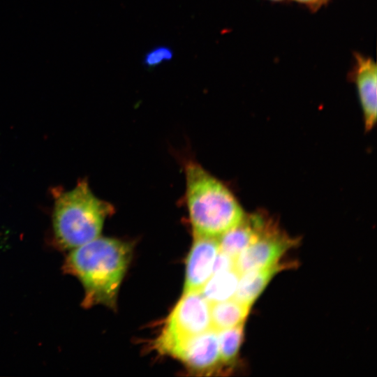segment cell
<instances>
[{
	"instance_id": "cell-1",
	"label": "cell",
	"mask_w": 377,
	"mask_h": 377,
	"mask_svg": "<svg viewBox=\"0 0 377 377\" xmlns=\"http://www.w3.org/2000/svg\"><path fill=\"white\" fill-rule=\"evenodd\" d=\"M131 251L129 243L100 237L71 250L64 260L63 271L77 277L82 284V306H114Z\"/></svg>"
},
{
	"instance_id": "cell-2",
	"label": "cell",
	"mask_w": 377,
	"mask_h": 377,
	"mask_svg": "<svg viewBox=\"0 0 377 377\" xmlns=\"http://www.w3.org/2000/svg\"><path fill=\"white\" fill-rule=\"evenodd\" d=\"M184 202L194 237L219 238L238 225L245 214L231 191L198 162H183Z\"/></svg>"
},
{
	"instance_id": "cell-3",
	"label": "cell",
	"mask_w": 377,
	"mask_h": 377,
	"mask_svg": "<svg viewBox=\"0 0 377 377\" xmlns=\"http://www.w3.org/2000/svg\"><path fill=\"white\" fill-rule=\"evenodd\" d=\"M52 233L60 250H72L97 237L114 206L96 197L86 179L69 191H54Z\"/></svg>"
},
{
	"instance_id": "cell-4",
	"label": "cell",
	"mask_w": 377,
	"mask_h": 377,
	"mask_svg": "<svg viewBox=\"0 0 377 377\" xmlns=\"http://www.w3.org/2000/svg\"><path fill=\"white\" fill-rule=\"evenodd\" d=\"M212 328L210 303L200 291L184 293L154 342L161 353L173 355L186 340Z\"/></svg>"
},
{
	"instance_id": "cell-5",
	"label": "cell",
	"mask_w": 377,
	"mask_h": 377,
	"mask_svg": "<svg viewBox=\"0 0 377 377\" xmlns=\"http://www.w3.org/2000/svg\"><path fill=\"white\" fill-rule=\"evenodd\" d=\"M296 244L269 222L259 238L236 257L235 269L241 275L274 265Z\"/></svg>"
},
{
	"instance_id": "cell-6",
	"label": "cell",
	"mask_w": 377,
	"mask_h": 377,
	"mask_svg": "<svg viewBox=\"0 0 377 377\" xmlns=\"http://www.w3.org/2000/svg\"><path fill=\"white\" fill-rule=\"evenodd\" d=\"M194 237L186 260L184 293L202 290L212 275L214 260L219 251L218 238Z\"/></svg>"
},
{
	"instance_id": "cell-7",
	"label": "cell",
	"mask_w": 377,
	"mask_h": 377,
	"mask_svg": "<svg viewBox=\"0 0 377 377\" xmlns=\"http://www.w3.org/2000/svg\"><path fill=\"white\" fill-rule=\"evenodd\" d=\"M173 357L196 370L214 367L221 362L218 332L210 328L184 342Z\"/></svg>"
},
{
	"instance_id": "cell-8",
	"label": "cell",
	"mask_w": 377,
	"mask_h": 377,
	"mask_svg": "<svg viewBox=\"0 0 377 377\" xmlns=\"http://www.w3.org/2000/svg\"><path fill=\"white\" fill-rule=\"evenodd\" d=\"M353 79L363 111L364 126L367 131L375 125L377 115V67L369 57L355 53Z\"/></svg>"
},
{
	"instance_id": "cell-9",
	"label": "cell",
	"mask_w": 377,
	"mask_h": 377,
	"mask_svg": "<svg viewBox=\"0 0 377 377\" xmlns=\"http://www.w3.org/2000/svg\"><path fill=\"white\" fill-rule=\"evenodd\" d=\"M269 222L260 215L245 216L238 225L218 238L219 251L236 258L259 238Z\"/></svg>"
},
{
	"instance_id": "cell-10",
	"label": "cell",
	"mask_w": 377,
	"mask_h": 377,
	"mask_svg": "<svg viewBox=\"0 0 377 377\" xmlns=\"http://www.w3.org/2000/svg\"><path fill=\"white\" fill-rule=\"evenodd\" d=\"M293 266V263H279L252 270L240 275L235 300L251 306L264 290L270 280L279 272Z\"/></svg>"
},
{
	"instance_id": "cell-11",
	"label": "cell",
	"mask_w": 377,
	"mask_h": 377,
	"mask_svg": "<svg viewBox=\"0 0 377 377\" xmlns=\"http://www.w3.org/2000/svg\"><path fill=\"white\" fill-rule=\"evenodd\" d=\"M235 299L210 304L212 328L218 331L244 324L250 310Z\"/></svg>"
},
{
	"instance_id": "cell-12",
	"label": "cell",
	"mask_w": 377,
	"mask_h": 377,
	"mask_svg": "<svg viewBox=\"0 0 377 377\" xmlns=\"http://www.w3.org/2000/svg\"><path fill=\"white\" fill-rule=\"evenodd\" d=\"M240 274L235 269L213 274L200 293L211 304L233 298Z\"/></svg>"
},
{
	"instance_id": "cell-13",
	"label": "cell",
	"mask_w": 377,
	"mask_h": 377,
	"mask_svg": "<svg viewBox=\"0 0 377 377\" xmlns=\"http://www.w3.org/2000/svg\"><path fill=\"white\" fill-rule=\"evenodd\" d=\"M221 361L232 363L241 346L244 336V324L218 331Z\"/></svg>"
},
{
	"instance_id": "cell-14",
	"label": "cell",
	"mask_w": 377,
	"mask_h": 377,
	"mask_svg": "<svg viewBox=\"0 0 377 377\" xmlns=\"http://www.w3.org/2000/svg\"><path fill=\"white\" fill-rule=\"evenodd\" d=\"M174 56L173 50L166 45H158L148 51L143 57L142 64L148 68H154L170 61Z\"/></svg>"
},
{
	"instance_id": "cell-15",
	"label": "cell",
	"mask_w": 377,
	"mask_h": 377,
	"mask_svg": "<svg viewBox=\"0 0 377 377\" xmlns=\"http://www.w3.org/2000/svg\"><path fill=\"white\" fill-rule=\"evenodd\" d=\"M235 258L221 251L214 260L212 274L235 269Z\"/></svg>"
},
{
	"instance_id": "cell-16",
	"label": "cell",
	"mask_w": 377,
	"mask_h": 377,
	"mask_svg": "<svg viewBox=\"0 0 377 377\" xmlns=\"http://www.w3.org/2000/svg\"><path fill=\"white\" fill-rule=\"evenodd\" d=\"M298 3L305 4L311 9L316 10L321 6L320 0H294Z\"/></svg>"
},
{
	"instance_id": "cell-17",
	"label": "cell",
	"mask_w": 377,
	"mask_h": 377,
	"mask_svg": "<svg viewBox=\"0 0 377 377\" xmlns=\"http://www.w3.org/2000/svg\"><path fill=\"white\" fill-rule=\"evenodd\" d=\"M329 0H320V4L321 6L323 5V4H325L326 3H327Z\"/></svg>"
},
{
	"instance_id": "cell-18",
	"label": "cell",
	"mask_w": 377,
	"mask_h": 377,
	"mask_svg": "<svg viewBox=\"0 0 377 377\" xmlns=\"http://www.w3.org/2000/svg\"><path fill=\"white\" fill-rule=\"evenodd\" d=\"M271 1H283V0H271Z\"/></svg>"
}]
</instances>
